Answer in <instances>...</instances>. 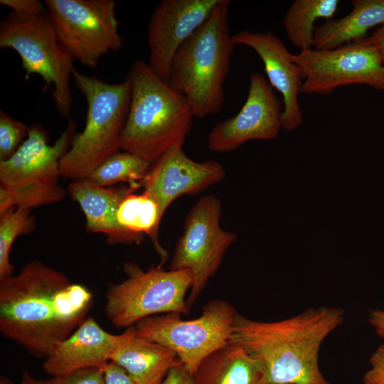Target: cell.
I'll return each instance as SVG.
<instances>
[{"instance_id":"19","label":"cell","mask_w":384,"mask_h":384,"mask_svg":"<svg viewBox=\"0 0 384 384\" xmlns=\"http://www.w3.org/2000/svg\"><path fill=\"white\" fill-rule=\"evenodd\" d=\"M113 351L110 361L123 368L136 384H161L178 361L170 349L137 335L134 326Z\"/></svg>"},{"instance_id":"1","label":"cell","mask_w":384,"mask_h":384,"mask_svg":"<svg viewBox=\"0 0 384 384\" xmlns=\"http://www.w3.org/2000/svg\"><path fill=\"white\" fill-rule=\"evenodd\" d=\"M92 295L60 271L35 260L0 280V331L38 358L87 318Z\"/></svg>"},{"instance_id":"14","label":"cell","mask_w":384,"mask_h":384,"mask_svg":"<svg viewBox=\"0 0 384 384\" xmlns=\"http://www.w3.org/2000/svg\"><path fill=\"white\" fill-rule=\"evenodd\" d=\"M220 0H162L148 24L149 67L167 80L171 64L181 45L208 18Z\"/></svg>"},{"instance_id":"27","label":"cell","mask_w":384,"mask_h":384,"mask_svg":"<svg viewBox=\"0 0 384 384\" xmlns=\"http://www.w3.org/2000/svg\"><path fill=\"white\" fill-rule=\"evenodd\" d=\"M51 384H105L103 368L91 367L53 377Z\"/></svg>"},{"instance_id":"17","label":"cell","mask_w":384,"mask_h":384,"mask_svg":"<svg viewBox=\"0 0 384 384\" xmlns=\"http://www.w3.org/2000/svg\"><path fill=\"white\" fill-rule=\"evenodd\" d=\"M125 336L112 334L92 317H87L66 338L58 343L43 363V370L53 377L91 367L102 368Z\"/></svg>"},{"instance_id":"23","label":"cell","mask_w":384,"mask_h":384,"mask_svg":"<svg viewBox=\"0 0 384 384\" xmlns=\"http://www.w3.org/2000/svg\"><path fill=\"white\" fill-rule=\"evenodd\" d=\"M338 0H296L288 9L283 26L288 39L301 51L311 49L316 28L320 18L331 19L336 12Z\"/></svg>"},{"instance_id":"16","label":"cell","mask_w":384,"mask_h":384,"mask_svg":"<svg viewBox=\"0 0 384 384\" xmlns=\"http://www.w3.org/2000/svg\"><path fill=\"white\" fill-rule=\"evenodd\" d=\"M235 45L252 48L264 63L270 85L282 95V128L297 129L302 122V112L298 101L303 78L299 67L293 62L291 53L272 32L255 33L240 31L232 36Z\"/></svg>"},{"instance_id":"15","label":"cell","mask_w":384,"mask_h":384,"mask_svg":"<svg viewBox=\"0 0 384 384\" xmlns=\"http://www.w3.org/2000/svg\"><path fill=\"white\" fill-rule=\"evenodd\" d=\"M225 176L223 167L217 161H195L186 155L182 146H176L152 162L140 186L157 203L162 218L177 198L198 193Z\"/></svg>"},{"instance_id":"2","label":"cell","mask_w":384,"mask_h":384,"mask_svg":"<svg viewBox=\"0 0 384 384\" xmlns=\"http://www.w3.org/2000/svg\"><path fill=\"white\" fill-rule=\"evenodd\" d=\"M344 317L342 308L326 305L275 321L237 313L229 341L257 362L267 384H331L321 370L319 352Z\"/></svg>"},{"instance_id":"4","label":"cell","mask_w":384,"mask_h":384,"mask_svg":"<svg viewBox=\"0 0 384 384\" xmlns=\"http://www.w3.org/2000/svg\"><path fill=\"white\" fill-rule=\"evenodd\" d=\"M228 0H220L206 21L178 48L167 82L188 102L194 117L221 110L223 83L235 48L229 26Z\"/></svg>"},{"instance_id":"5","label":"cell","mask_w":384,"mask_h":384,"mask_svg":"<svg viewBox=\"0 0 384 384\" xmlns=\"http://www.w3.org/2000/svg\"><path fill=\"white\" fill-rule=\"evenodd\" d=\"M75 87L85 97L87 110L84 129L75 133L60 161V176L74 181L86 178L100 164L120 150V139L131 99L127 80L111 84L75 69Z\"/></svg>"},{"instance_id":"28","label":"cell","mask_w":384,"mask_h":384,"mask_svg":"<svg viewBox=\"0 0 384 384\" xmlns=\"http://www.w3.org/2000/svg\"><path fill=\"white\" fill-rule=\"evenodd\" d=\"M363 384H384V343L369 358V368L363 376Z\"/></svg>"},{"instance_id":"30","label":"cell","mask_w":384,"mask_h":384,"mask_svg":"<svg viewBox=\"0 0 384 384\" xmlns=\"http://www.w3.org/2000/svg\"><path fill=\"white\" fill-rule=\"evenodd\" d=\"M102 368L105 384H136L123 368L111 361Z\"/></svg>"},{"instance_id":"35","label":"cell","mask_w":384,"mask_h":384,"mask_svg":"<svg viewBox=\"0 0 384 384\" xmlns=\"http://www.w3.org/2000/svg\"><path fill=\"white\" fill-rule=\"evenodd\" d=\"M0 384H13L12 382L6 376L1 375L0 377Z\"/></svg>"},{"instance_id":"21","label":"cell","mask_w":384,"mask_h":384,"mask_svg":"<svg viewBox=\"0 0 384 384\" xmlns=\"http://www.w3.org/2000/svg\"><path fill=\"white\" fill-rule=\"evenodd\" d=\"M192 376L194 384H267L257 362L231 341L205 358Z\"/></svg>"},{"instance_id":"26","label":"cell","mask_w":384,"mask_h":384,"mask_svg":"<svg viewBox=\"0 0 384 384\" xmlns=\"http://www.w3.org/2000/svg\"><path fill=\"white\" fill-rule=\"evenodd\" d=\"M29 127L0 110V161L9 159L27 138Z\"/></svg>"},{"instance_id":"25","label":"cell","mask_w":384,"mask_h":384,"mask_svg":"<svg viewBox=\"0 0 384 384\" xmlns=\"http://www.w3.org/2000/svg\"><path fill=\"white\" fill-rule=\"evenodd\" d=\"M34 227L31 209L14 207L0 215V280L13 275L9 255L16 238L31 233Z\"/></svg>"},{"instance_id":"18","label":"cell","mask_w":384,"mask_h":384,"mask_svg":"<svg viewBox=\"0 0 384 384\" xmlns=\"http://www.w3.org/2000/svg\"><path fill=\"white\" fill-rule=\"evenodd\" d=\"M129 189L106 188L83 178L70 183L68 192L83 211L88 232L105 235L111 245L139 244L144 237L122 228L117 216L119 205Z\"/></svg>"},{"instance_id":"3","label":"cell","mask_w":384,"mask_h":384,"mask_svg":"<svg viewBox=\"0 0 384 384\" xmlns=\"http://www.w3.org/2000/svg\"><path fill=\"white\" fill-rule=\"evenodd\" d=\"M131 90L120 149L151 163L169 149L182 146L194 117L185 97L143 60L128 72Z\"/></svg>"},{"instance_id":"34","label":"cell","mask_w":384,"mask_h":384,"mask_svg":"<svg viewBox=\"0 0 384 384\" xmlns=\"http://www.w3.org/2000/svg\"><path fill=\"white\" fill-rule=\"evenodd\" d=\"M19 384H51L50 380H43L33 378L29 373L25 371L22 374L21 380Z\"/></svg>"},{"instance_id":"32","label":"cell","mask_w":384,"mask_h":384,"mask_svg":"<svg viewBox=\"0 0 384 384\" xmlns=\"http://www.w3.org/2000/svg\"><path fill=\"white\" fill-rule=\"evenodd\" d=\"M368 321L376 334L384 340V311L380 309L370 310Z\"/></svg>"},{"instance_id":"10","label":"cell","mask_w":384,"mask_h":384,"mask_svg":"<svg viewBox=\"0 0 384 384\" xmlns=\"http://www.w3.org/2000/svg\"><path fill=\"white\" fill-rule=\"evenodd\" d=\"M44 4L60 43L74 60L94 69L101 57L119 50L114 0H46Z\"/></svg>"},{"instance_id":"22","label":"cell","mask_w":384,"mask_h":384,"mask_svg":"<svg viewBox=\"0 0 384 384\" xmlns=\"http://www.w3.org/2000/svg\"><path fill=\"white\" fill-rule=\"evenodd\" d=\"M129 191L121 201L117 210L119 225L127 230L144 237L147 235L160 257L161 266L168 258L167 252L158 240L159 227L161 220L157 203L147 193H134L135 188Z\"/></svg>"},{"instance_id":"12","label":"cell","mask_w":384,"mask_h":384,"mask_svg":"<svg viewBox=\"0 0 384 384\" xmlns=\"http://www.w3.org/2000/svg\"><path fill=\"white\" fill-rule=\"evenodd\" d=\"M303 78L301 92L331 95L338 87L362 84L384 90V63L368 38L331 50L292 54Z\"/></svg>"},{"instance_id":"13","label":"cell","mask_w":384,"mask_h":384,"mask_svg":"<svg viewBox=\"0 0 384 384\" xmlns=\"http://www.w3.org/2000/svg\"><path fill=\"white\" fill-rule=\"evenodd\" d=\"M282 110L269 82L261 74L252 73L245 104L236 115L213 128L208 137V149L226 152L247 141L276 138L282 128Z\"/></svg>"},{"instance_id":"20","label":"cell","mask_w":384,"mask_h":384,"mask_svg":"<svg viewBox=\"0 0 384 384\" xmlns=\"http://www.w3.org/2000/svg\"><path fill=\"white\" fill-rule=\"evenodd\" d=\"M346 16L327 19L316 28L313 48L331 50L366 38L372 27L384 24V0H352Z\"/></svg>"},{"instance_id":"29","label":"cell","mask_w":384,"mask_h":384,"mask_svg":"<svg viewBox=\"0 0 384 384\" xmlns=\"http://www.w3.org/2000/svg\"><path fill=\"white\" fill-rule=\"evenodd\" d=\"M0 4L21 15L41 16L47 13L44 3L39 0H1Z\"/></svg>"},{"instance_id":"24","label":"cell","mask_w":384,"mask_h":384,"mask_svg":"<svg viewBox=\"0 0 384 384\" xmlns=\"http://www.w3.org/2000/svg\"><path fill=\"white\" fill-rule=\"evenodd\" d=\"M151 164L137 154L119 151L96 167L86 178L102 187L127 182L129 186L137 189Z\"/></svg>"},{"instance_id":"9","label":"cell","mask_w":384,"mask_h":384,"mask_svg":"<svg viewBox=\"0 0 384 384\" xmlns=\"http://www.w3.org/2000/svg\"><path fill=\"white\" fill-rule=\"evenodd\" d=\"M237 313L227 301L214 299L196 319L183 320L171 312L144 318L134 327L137 336L174 352L193 375L205 358L229 342Z\"/></svg>"},{"instance_id":"8","label":"cell","mask_w":384,"mask_h":384,"mask_svg":"<svg viewBox=\"0 0 384 384\" xmlns=\"http://www.w3.org/2000/svg\"><path fill=\"white\" fill-rule=\"evenodd\" d=\"M123 270L126 278L109 284L105 293V314L114 326L127 329L157 314H188L186 296L193 282L188 270L166 271L152 265L144 271L131 262Z\"/></svg>"},{"instance_id":"11","label":"cell","mask_w":384,"mask_h":384,"mask_svg":"<svg viewBox=\"0 0 384 384\" xmlns=\"http://www.w3.org/2000/svg\"><path fill=\"white\" fill-rule=\"evenodd\" d=\"M221 203L213 195L201 198L188 212L176 245L169 270H188L193 278L186 299L192 306L218 270L224 254L236 240L220 226Z\"/></svg>"},{"instance_id":"31","label":"cell","mask_w":384,"mask_h":384,"mask_svg":"<svg viewBox=\"0 0 384 384\" xmlns=\"http://www.w3.org/2000/svg\"><path fill=\"white\" fill-rule=\"evenodd\" d=\"M161 384H194L192 375L178 360L169 370Z\"/></svg>"},{"instance_id":"6","label":"cell","mask_w":384,"mask_h":384,"mask_svg":"<svg viewBox=\"0 0 384 384\" xmlns=\"http://www.w3.org/2000/svg\"><path fill=\"white\" fill-rule=\"evenodd\" d=\"M75 129L70 119L66 129L50 145L45 129L34 124L17 151L0 161V187L11 195L15 207L31 209L65 198L66 191L59 183L60 161L69 150Z\"/></svg>"},{"instance_id":"7","label":"cell","mask_w":384,"mask_h":384,"mask_svg":"<svg viewBox=\"0 0 384 384\" xmlns=\"http://www.w3.org/2000/svg\"><path fill=\"white\" fill-rule=\"evenodd\" d=\"M0 48L14 50L21 59L25 79L40 75L43 90L51 91L58 111L64 117L70 116L74 59L60 43L47 13L41 16L8 14L0 23Z\"/></svg>"},{"instance_id":"33","label":"cell","mask_w":384,"mask_h":384,"mask_svg":"<svg viewBox=\"0 0 384 384\" xmlns=\"http://www.w3.org/2000/svg\"><path fill=\"white\" fill-rule=\"evenodd\" d=\"M368 39L375 48L384 63V24L381 25Z\"/></svg>"}]
</instances>
